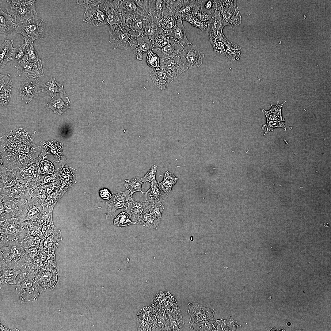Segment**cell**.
Listing matches in <instances>:
<instances>
[{
	"label": "cell",
	"mask_w": 331,
	"mask_h": 331,
	"mask_svg": "<svg viewBox=\"0 0 331 331\" xmlns=\"http://www.w3.org/2000/svg\"><path fill=\"white\" fill-rule=\"evenodd\" d=\"M180 57L188 69L198 68L202 64L204 55L195 45H187L179 54Z\"/></svg>",
	"instance_id": "10"
},
{
	"label": "cell",
	"mask_w": 331,
	"mask_h": 331,
	"mask_svg": "<svg viewBox=\"0 0 331 331\" xmlns=\"http://www.w3.org/2000/svg\"><path fill=\"white\" fill-rule=\"evenodd\" d=\"M70 101L68 97L57 96L54 94L51 100L46 103L47 108L51 109L55 113L61 115L70 108Z\"/></svg>",
	"instance_id": "27"
},
{
	"label": "cell",
	"mask_w": 331,
	"mask_h": 331,
	"mask_svg": "<svg viewBox=\"0 0 331 331\" xmlns=\"http://www.w3.org/2000/svg\"><path fill=\"white\" fill-rule=\"evenodd\" d=\"M178 16L171 12L159 20L158 26L161 32L168 33L177 24Z\"/></svg>",
	"instance_id": "39"
},
{
	"label": "cell",
	"mask_w": 331,
	"mask_h": 331,
	"mask_svg": "<svg viewBox=\"0 0 331 331\" xmlns=\"http://www.w3.org/2000/svg\"><path fill=\"white\" fill-rule=\"evenodd\" d=\"M326 225L325 223H324V226L326 227L328 226L329 225V224L328 223H326Z\"/></svg>",
	"instance_id": "64"
},
{
	"label": "cell",
	"mask_w": 331,
	"mask_h": 331,
	"mask_svg": "<svg viewBox=\"0 0 331 331\" xmlns=\"http://www.w3.org/2000/svg\"><path fill=\"white\" fill-rule=\"evenodd\" d=\"M151 184V187L147 191L142 192L140 202L151 200L163 203L168 196L169 194L163 192L160 189L157 181Z\"/></svg>",
	"instance_id": "24"
},
{
	"label": "cell",
	"mask_w": 331,
	"mask_h": 331,
	"mask_svg": "<svg viewBox=\"0 0 331 331\" xmlns=\"http://www.w3.org/2000/svg\"><path fill=\"white\" fill-rule=\"evenodd\" d=\"M42 205L33 197L28 198L23 205L22 211L19 220L22 223L37 219L43 209Z\"/></svg>",
	"instance_id": "18"
},
{
	"label": "cell",
	"mask_w": 331,
	"mask_h": 331,
	"mask_svg": "<svg viewBox=\"0 0 331 331\" xmlns=\"http://www.w3.org/2000/svg\"><path fill=\"white\" fill-rule=\"evenodd\" d=\"M125 211L134 224H138L146 209L141 203L134 200L132 198L129 200Z\"/></svg>",
	"instance_id": "30"
},
{
	"label": "cell",
	"mask_w": 331,
	"mask_h": 331,
	"mask_svg": "<svg viewBox=\"0 0 331 331\" xmlns=\"http://www.w3.org/2000/svg\"><path fill=\"white\" fill-rule=\"evenodd\" d=\"M100 6L105 11L108 25L111 30L126 22V16L121 0H102Z\"/></svg>",
	"instance_id": "7"
},
{
	"label": "cell",
	"mask_w": 331,
	"mask_h": 331,
	"mask_svg": "<svg viewBox=\"0 0 331 331\" xmlns=\"http://www.w3.org/2000/svg\"><path fill=\"white\" fill-rule=\"evenodd\" d=\"M13 40L7 38L0 46V66L1 68L5 67L8 62V59L13 48Z\"/></svg>",
	"instance_id": "41"
},
{
	"label": "cell",
	"mask_w": 331,
	"mask_h": 331,
	"mask_svg": "<svg viewBox=\"0 0 331 331\" xmlns=\"http://www.w3.org/2000/svg\"><path fill=\"white\" fill-rule=\"evenodd\" d=\"M146 17L137 14L130 15L127 19L131 31L133 39L145 36L144 27Z\"/></svg>",
	"instance_id": "25"
},
{
	"label": "cell",
	"mask_w": 331,
	"mask_h": 331,
	"mask_svg": "<svg viewBox=\"0 0 331 331\" xmlns=\"http://www.w3.org/2000/svg\"><path fill=\"white\" fill-rule=\"evenodd\" d=\"M1 167L3 169H1L0 189L5 190L14 185L17 181L13 170Z\"/></svg>",
	"instance_id": "35"
},
{
	"label": "cell",
	"mask_w": 331,
	"mask_h": 331,
	"mask_svg": "<svg viewBox=\"0 0 331 331\" xmlns=\"http://www.w3.org/2000/svg\"><path fill=\"white\" fill-rule=\"evenodd\" d=\"M44 28L43 20L35 16L17 25L16 30L22 36L25 43L30 44L36 39L43 38Z\"/></svg>",
	"instance_id": "6"
},
{
	"label": "cell",
	"mask_w": 331,
	"mask_h": 331,
	"mask_svg": "<svg viewBox=\"0 0 331 331\" xmlns=\"http://www.w3.org/2000/svg\"><path fill=\"white\" fill-rule=\"evenodd\" d=\"M183 47L173 40L161 49L151 50L159 56L160 58H163L178 55Z\"/></svg>",
	"instance_id": "32"
},
{
	"label": "cell",
	"mask_w": 331,
	"mask_h": 331,
	"mask_svg": "<svg viewBox=\"0 0 331 331\" xmlns=\"http://www.w3.org/2000/svg\"><path fill=\"white\" fill-rule=\"evenodd\" d=\"M130 47L136 59L139 60H143V55L147 53L152 48L151 40L146 36L132 39L129 42Z\"/></svg>",
	"instance_id": "20"
},
{
	"label": "cell",
	"mask_w": 331,
	"mask_h": 331,
	"mask_svg": "<svg viewBox=\"0 0 331 331\" xmlns=\"http://www.w3.org/2000/svg\"><path fill=\"white\" fill-rule=\"evenodd\" d=\"M137 326L138 331H151L152 324L147 321L137 317Z\"/></svg>",
	"instance_id": "61"
},
{
	"label": "cell",
	"mask_w": 331,
	"mask_h": 331,
	"mask_svg": "<svg viewBox=\"0 0 331 331\" xmlns=\"http://www.w3.org/2000/svg\"><path fill=\"white\" fill-rule=\"evenodd\" d=\"M113 223L115 226H127L134 224L127 213L124 211H122L115 217Z\"/></svg>",
	"instance_id": "53"
},
{
	"label": "cell",
	"mask_w": 331,
	"mask_h": 331,
	"mask_svg": "<svg viewBox=\"0 0 331 331\" xmlns=\"http://www.w3.org/2000/svg\"><path fill=\"white\" fill-rule=\"evenodd\" d=\"M17 25L14 23L11 16L0 10V32L3 34H10L16 30Z\"/></svg>",
	"instance_id": "37"
},
{
	"label": "cell",
	"mask_w": 331,
	"mask_h": 331,
	"mask_svg": "<svg viewBox=\"0 0 331 331\" xmlns=\"http://www.w3.org/2000/svg\"><path fill=\"white\" fill-rule=\"evenodd\" d=\"M13 170L17 181L25 185L32 191L40 185L41 180L44 175L39 171L37 163H34L24 169Z\"/></svg>",
	"instance_id": "9"
},
{
	"label": "cell",
	"mask_w": 331,
	"mask_h": 331,
	"mask_svg": "<svg viewBox=\"0 0 331 331\" xmlns=\"http://www.w3.org/2000/svg\"><path fill=\"white\" fill-rule=\"evenodd\" d=\"M124 12L126 16L133 14H137L146 17L134 0H121Z\"/></svg>",
	"instance_id": "44"
},
{
	"label": "cell",
	"mask_w": 331,
	"mask_h": 331,
	"mask_svg": "<svg viewBox=\"0 0 331 331\" xmlns=\"http://www.w3.org/2000/svg\"><path fill=\"white\" fill-rule=\"evenodd\" d=\"M18 75L28 78H36L43 77L44 73L41 60L35 62H30L22 58L18 61L15 66Z\"/></svg>",
	"instance_id": "11"
},
{
	"label": "cell",
	"mask_w": 331,
	"mask_h": 331,
	"mask_svg": "<svg viewBox=\"0 0 331 331\" xmlns=\"http://www.w3.org/2000/svg\"><path fill=\"white\" fill-rule=\"evenodd\" d=\"M54 206L43 208L39 217L35 220L39 225H46L53 221L52 212Z\"/></svg>",
	"instance_id": "48"
},
{
	"label": "cell",
	"mask_w": 331,
	"mask_h": 331,
	"mask_svg": "<svg viewBox=\"0 0 331 331\" xmlns=\"http://www.w3.org/2000/svg\"><path fill=\"white\" fill-rule=\"evenodd\" d=\"M150 76L154 85L162 91L164 90L173 80L167 73L161 69H152Z\"/></svg>",
	"instance_id": "29"
},
{
	"label": "cell",
	"mask_w": 331,
	"mask_h": 331,
	"mask_svg": "<svg viewBox=\"0 0 331 331\" xmlns=\"http://www.w3.org/2000/svg\"><path fill=\"white\" fill-rule=\"evenodd\" d=\"M0 225V244L14 240L21 242L29 232L26 225L13 217L1 220Z\"/></svg>",
	"instance_id": "5"
},
{
	"label": "cell",
	"mask_w": 331,
	"mask_h": 331,
	"mask_svg": "<svg viewBox=\"0 0 331 331\" xmlns=\"http://www.w3.org/2000/svg\"><path fill=\"white\" fill-rule=\"evenodd\" d=\"M102 0H77V3L86 10L100 5Z\"/></svg>",
	"instance_id": "60"
},
{
	"label": "cell",
	"mask_w": 331,
	"mask_h": 331,
	"mask_svg": "<svg viewBox=\"0 0 331 331\" xmlns=\"http://www.w3.org/2000/svg\"><path fill=\"white\" fill-rule=\"evenodd\" d=\"M26 249L21 241L14 240L0 244V265L13 267L22 272L26 268Z\"/></svg>",
	"instance_id": "2"
},
{
	"label": "cell",
	"mask_w": 331,
	"mask_h": 331,
	"mask_svg": "<svg viewBox=\"0 0 331 331\" xmlns=\"http://www.w3.org/2000/svg\"><path fill=\"white\" fill-rule=\"evenodd\" d=\"M236 2L234 0H219L217 10L227 23L238 25L241 22V17Z\"/></svg>",
	"instance_id": "13"
},
{
	"label": "cell",
	"mask_w": 331,
	"mask_h": 331,
	"mask_svg": "<svg viewBox=\"0 0 331 331\" xmlns=\"http://www.w3.org/2000/svg\"><path fill=\"white\" fill-rule=\"evenodd\" d=\"M108 33L109 42L113 49L126 50L129 48V42L133 36L128 22L111 30Z\"/></svg>",
	"instance_id": "8"
},
{
	"label": "cell",
	"mask_w": 331,
	"mask_h": 331,
	"mask_svg": "<svg viewBox=\"0 0 331 331\" xmlns=\"http://www.w3.org/2000/svg\"><path fill=\"white\" fill-rule=\"evenodd\" d=\"M209 38L214 52L219 55H225L226 44L222 41L214 38Z\"/></svg>",
	"instance_id": "56"
},
{
	"label": "cell",
	"mask_w": 331,
	"mask_h": 331,
	"mask_svg": "<svg viewBox=\"0 0 331 331\" xmlns=\"http://www.w3.org/2000/svg\"><path fill=\"white\" fill-rule=\"evenodd\" d=\"M13 84L10 75L0 74V104L2 106L8 103L11 97Z\"/></svg>",
	"instance_id": "28"
},
{
	"label": "cell",
	"mask_w": 331,
	"mask_h": 331,
	"mask_svg": "<svg viewBox=\"0 0 331 331\" xmlns=\"http://www.w3.org/2000/svg\"><path fill=\"white\" fill-rule=\"evenodd\" d=\"M207 33L223 30L225 26L230 25L225 21L220 11L218 10L212 15L211 19L207 21Z\"/></svg>",
	"instance_id": "36"
},
{
	"label": "cell",
	"mask_w": 331,
	"mask_h": 331,
	"mask_svg": "<svg viewBox=\"0 0 331 331\" xmlns=\"http://www.w3.org/2000/svg\"><path fill=\"white\" fill-rule=\"evenodd\" d=\"M21 272L17 268L0 265V285L16 284V277Z\"/></svg>",
	"instance_id": "31"
},
{
	"label": "cell",
	"mask_w": 331,
	"mask_h": 331,
	"mask_svg": "<svg viewBox=\"0 0 331 331\" xmlns=\"http://www.w3.org/2000/svg\"><path fill=\"white\" fill-rule=\"evenodd\" d=\"M33 44L27 45L25 55L22 58L30 62H35L40 59Z\"/></svg>",
	"instance_id": "57"
},
{
	"label": "cell",
	"mask_w": 331,
	"mask_h": 331,
	"mask_svg": "<svg viewBox=\"0 0 331 331\" xmlns=\"http://www.w3.org/2000/svg\"><path fill=\"white\" fill-rule=\"evenodd\" d=\"M16 289L23 302L35 301L41 291L35 280L33 273L27 268L21 273Z\"/></svg>",
	"instance_id": "3"
},
{
	"label": "cell",
	"mask_w": 331,
	"mask_h": 331,
	"mask_svg": "<svg viewBox=\"0 0 331 331\" xmlns=\"http://www.w3.org/2000/svg\"><path fill=\"white\" fill-rule=\"evenodd\" d=\"M40 91L48 94L51 97L56 93H59L61 96L65 94L63 86L58 83L55 78H51L45 83L40 88Z\"/></svg>",
	"instance_id": "38"
},
{
	"label": "cell",
	"mask_w": 331,
	"mask_h": 331,
	"mask_svg": "<svg viewBox=\"0 0 331 331\" xmlns=\"http://www.w3.org/2000/svg\"><path fill=\"white\" fill-rule=\"evenodd\" d=\"M112 195L110 203L106 202L107 212L105 216L107 220L114 218L116 211L118 209L125 208L129 200L132 198L130 192L126 189L124 192L120 191L117 194Z\"/></svg>",
	"instance_id": "16"
},
{
	"label": "cell",
	"mask_w": 331,
	"mask_h": 331,
	"mask_svg": "<svg viewBox=\"0 0 331 331\" xmlns=\"http://www.w3.org/2000/svg\"><path fill=\"white\" fill-rule=\"evenodd\" d=\"M37 166L40 173L43 175L53 174L54 172L53 165L48 160H42L37 163Z\"/></svg>",
	"instance_id": "54"
},
{
	"label": "cell",
	"mask_w": 331,
	"mask_h": 331,
	"mask_svg": "<svg viewBox=\"0 0 331 331\" xmlns=\"http://www.w3.org/2000/svg\"><path fill=\"white\" fill-rule=\"evenodd\" d=\"M159 21L148 14L146 17L144 30L145 36L151 41L160 31L158 26Z\"/></svg>",
	"instance_id": "34"
},
{
	"label": "cell",
	"mask_w": 331,
	"mask_h": 331,
	"mask_svg": "<svg viewBox=\"0 0 331 331\" xmlns=\"http://www.w3.org/2000/svg\"><path fill=\"white\" fill-rule=\"evenodd\" d=\"M202 0H171V9L179 17L182 18L185 15L192 14L200 9Z\"/></svg>",
	"instance_id": "17"
},
{
	"label": "cell",
	"mask_w": 331,
	"mask_h": 331,
	"mask_svg": "<svg viewBox=\"0 0 331 331\" xmlns=\"http://www.w3.org/2000/svg\"><path fill=\"white\" fill-rule=\"evenodd\" d=\"M192 14L200 21L204 22H207L210 20L212 16L203 12L200 9L196 11Z\"/></svg>",
	"instance_id": "62"
},
{
	"label": "cell",
	"mask_w": 331,
	"mask_h": 331,
	"mask_svg": "<svg viewBox=\"0 0 331 331\" xmlns=\"http://www.w3.org/2000/svg\"><path fill=\"white\" fill-rule=\"evenodd\" d=\"M225 55L229 59L237 61L239 59L241 53V48L235 43H229L226 44Z\"/></svg>",
	"instance_id": "47"
},
{
	"label": "cell",
	"mask_w": 331,
	"mask_h": 331,
	"mask_svg": "<svg viewBox=\"0 0 331 331\" xmlns=\"http://www.w3.org/2000/svg\"><path fill=\"white\" fill-rule=\"evenodd\" d=\"M161 219L150 213L144 211L138 224L150 229L156 228L161 223Z\"/></svg>",
	"instance_id": "42"
},
{
	"label": "cell",
	"mask_w": 331,
	"mask_h": 331,
	"mask_svg": "<svg viewBox=\"0 0 331 331\" xmlns=\"http://www.w3.org/2000/svg\"><path fill=\"white\" fill-rule=\"evenodd\" d=\"M141 203L145 209H147L149 210V213L158 218L162 219V213L164 209L163 203L151 200Z\"/></svg>",
	"instance_id": "43"
},
{
	"label": "cell",
	"mask_w": 331,
	"mask_h": 331,
	"mask_svg": "<svg viewBox=\"0 0 331 331\" xmlns=\"http://www.w3.org/2000/svg\"><path fill=\"white\" fill-rule=\"evenodd\" d=\"M4 140L1 165L9 169H24L37 163L33 140L30 135L19 130Z\"/></svg>",
	"instance_id": "1"
},
{
	"label": "cell",
	"mask_w": 331,
	"mask_h": 331,
	"mask_svg": "<svg viewBox=\"0 0 331 331\" xmlns=\"http://www.w3.org/2000/svg\"><path fill=\"white\" fill-rule=\"evenodd\" d=\"M178 180L171 172L166 171L164 173L163 181L160 182H158L159 188L163 192L169 194L172 192V187L176 184Z\"/></svg>",
	"instance_id": "40"
},
{
	"label": "cell",
	"mask_w": 331,
	"mask_h": 331,
	"mask_svg": "<svg viewBox=\"0 0 331 331\" xmlns=\"http://www.w3.org/2000/svg\"><path fill=\"white\" fill-rule=\"evenodd\" d=\"M137 315V318L143 319L152 324L153 316L150 307L147 306L142 307Z\"/></svg>",
	"instance_id": "58"
},
{
	"label": "cell",
	"mask_w": 331,
	"mask_h": 331,
	"mask_svg": "<svg viewBox=\"0 0 331 331\" xmlns=\"http://www.w3.org/2000/svg\"><path fill=\"white\" fill-rule=\"evenodd\" d=\"M171 12L169 0H149V14L159 21Z\"/></svg>",
	"instance_id": "22"
},
{
	"label": "cell",
	"mask_w": 331,
	"mask_h": 331,
	"mask_svg": "<svg viewBox=\"0 0 331 331\" xmlns=\"http://www.w3.org/2000/svg\"><path fill=\"white\" fill-rule=\"evenodd\" d=\"M158 168L156 165H154L151 167L144 176L142 178L144 183L147 182L151 183L156 181V175Z\"/></svg>",
	"instance_id": "59"
},
{
	"label": "cell",
	"mask_w": 331,
	"mask_h": 331,
	"mask_svg": "<svg viewBox=\"0 0 331 331\" xmlns=\"http://www.w3.org/2000/svg\"><path fill=\"white\" fill-rule=\"evenodd\" d=\"M161 69L173 80L188 69L181 59L179 54L169 58H160Z\"/></svg>",
	"instance_id": "14"
},
{
	"label": "cell",
	"mask_w": 331,
	"mask_h": 331,
	"mask_svg": "<svg viewBox=\"0 0 331 331\" xmlns=\"http://www.w3.org/2000/svg\"><path fill=\"white\" fill-rule=\"evenodd\" d=\"M214 320H205L190 323V328L193 331H210L211 326Z\"/></svg>",
	"instance_id": "55"
},
{
	"label": "cell",
	"mask_w": 331,
	"mask_h": 331,
	"mask_svg": "<svg viewBox=\"0 0 331 331\" xmlns=\"http://www.w3.org/2000/svg\"><path fill=\"white\" fill-rule=\"evenodd\" d=\"M219 0H202L200 10L209 15H212L217 10Z\"/></svg>",
	"instance_id": "50"
},
{
	"label": "cell",
	"mask_w": 331,
	"mask_h": 331,
	"mask_svg": "<svg viewBox=\"0 0 331 331\" xmlns=\"http://www.w3.org/2000/svg\"><path fill=\"white\" fill-rule=\"evenodd\" d=\"M146 63L152 69L159 70L161 69L160 67V57L151 49L147 53L146 59Z\"/></svg>",
	"instance_id": "51"
},
{
	"label": "cell",
	"mask_w": 331,
	"mask_h": 331,
	"mask_svg": "<svg viewBox=\"0 0 331 331\" xmlns=\"http://www.w3.org/2000/svg\"><path fill=\"white\" fill-rule=\"evenodd\" d=\"M70 168L66 165L62 166L59 170V175L65 183L70 185L75 183V176L73 171Z\"/></svg>",
	"instance_id": "46"
},
{
	"label": "cell",
	"mask_w": 331,
	"mask_h": 331,
	"mask_svg": "<svg viewBox=\"0 0 331 331\" xmlns=\"http://www.w3.org/2000/svg\"><path fill=\"white\" fill-rule=\"evenodd\" d=\"M188 312L189 323H194L205 320H214L215 313L211 307H206L198 303L189 302L188 304Z\"/></svg>",
	"instance_id": "15"
},
{
	"label": "cell",
	"mask_w": 331,
	"mask_h": 331,
	"mask_svg": "<svg viewBox=\"0 0 331 331\" xmlns=\"http://www.w3.org/2000/svg\"><path fill=\"white\" fill-rule=\"evenodd\" d=\"M11 4L7 9V13L11 17L17 26L36 16L35 0H7Z\"/></svg>",
	"instance_id": "4"
},
{
	"label": "cell",
	"mask_w": 331,
	"mask_h": 331,
	"mask_svg": "<svg viewBox=\"0 0 331 331\" xmlns=\"http://www.w3.org/2000/svg\"><path fill=\"white\" fill-rule=\"evenodd\" d=\"M176 42L183 47L192 44L187 38L186 31L181 18L178 17L176 24L168 34Z\"/></svg>",
	"instance_id": "26"
},
{
	"label": "cell",
	"mask_w": 331,
	"mask_h": 331,
	"mask_svg": "<svg viewBox=\"0 0 331 331\" xmlns=\"http://www.w3.org/2000/svg\"><path fill=\"white\" fill-rule=\"evenodd\" d=\"M182 21L189 22L192 26L197 28L202 31L207 30L208 25L207 22L202 21L196 18L192 14H188L182 18Z\"/></svg>",
	"instance_id": "49"
},
{
	"label": "cell",
	"mask_w": 331,
	"mask_h": 331,
	"mask_svg": "<svg viewBox=\"0 0 331 331\" xmlns=\"http://www.w3.org/2000/svg\"><path fill=\"white\" fill-rule=\"evenodd\" d=\"M28 44L25 43L13 48L8 59V62L12 60H19L25 55Z\"/></svg>",
	"instance_id": "52"
},
{
	"label": "cell",
	"mask_w": 331,
	"mask_h": 331,
	"mask_svg": "<svg viewBox=\"0 0 331 331\" xmlns=\"http://www.w3.org/2000/svg\"><path fill=\"white\" fill-rule=\"evenodd\" d=\"M241 326L234 320L223 318L213 321L211 326L210 331H235Z\"/></svg>",
	"instance_id": "33"
},
{
	"label": "cell",
	"mask_w": 331,
	"mask_h": 331,
	"mask_svg": "<svg viewBox=\"0 0 331 331\" xmlns=\"http://www.w3.org/2000/svg\"><path fill=\"white\" fill-rule=\"evenodd\" d=\"M144 183L141 178L135 177L131 180H125L124 186L126 189L128 190L132 195L135 192H143L142 185Z\"/></svg>",
	"instance_id": "45"
},
{
	"label": "cell",
	"mask_w": 331,
	"mask_h": 331,
	"mask_svg": "<svg viewBox=\"0 0 331 331\" xmlns=\"http://www.w3.org/2000/svg\"><path fill=\"white\" fill-rule=\"evenodd\" d=\"M99 194L101 197L106 200H110L112 195L110 191L105 188H101L99 191Z\"/></svg>",
	"instance_id": "63"
},
{
	"label": "cell",
	"mask_w": 331,
	"mask_h": 331,
	"mask_svg": "<svg viewBox=\"0 0 331 331\" xmlns=\"http://www.w3.org/2000/svg\"><path fill=\"white\" fill-rule=\"evenodd\" d=\"M99 7L98 5L86 10L84 14L83 21L94 26L108 25L105 13Z\"/></svg>",
	"instance_id": "21"
},
{
	"label": "cell",
	"mask_w": 331,
	"mask_h": 331,
	"mask_svg": "<svg viewBox=\"0 0 331 331\" xmlns=\"http://www.w3.org/2000/svg\"><path fill=\"white\" fill-rule=\"evenodd\" d=\"M283 105V104L277 103L276 105H272V108L269 111L262 109L266 118V124L262 127L263 129L265 130L264 135L269 131H272L274 128L277 127H281L286 129V127L288 128L285 125V120L282 116L281 109Z\"/></svg>",
	"instance_id": "12"
},
{
	"label": "cell",
	"mask_w": 331,
	"mask_h": 331,
	"mask_svg": "<svg viewBox=\"0 0 331 331\" xmlns=\"http://www.w3.org/2000/svg\"><path fill=\"white\" fill-rule=\"evenodd\" d=\"M18 89L21 98L27 104L32 100L40 91L39 83L36 81L31 82L24 81L19 86Z\"/></svg>",
	"instance_id": "23"
},
{
	"label": "cell",
	"mask_w": 331,
	"mask_h": 331,
	"mask_svg": "<svg viewBox=\"0 0 331 331\" xmlns=\"http://www.w3.org/2000/svg\"><path fill=\"white\" fill-rule=\"evenodd\" d=\"M32 192L26 185L17 181L16 184L10 188L0 189V196L18 200L32 197Z\"/></svg>",
	"instance_id": "19"
}]
</instances>
